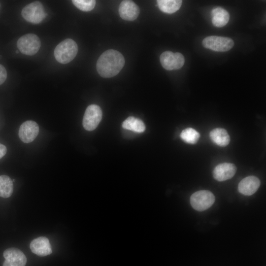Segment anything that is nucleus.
Instances as JSON below:
<instances>
[{
  "label": "nucleus",
  "instance_id": "nucleus-4",
  "mask_svg": "<svg viewBox=\"0 0 266 266\" xmlns=\"http://www.w3.org/2000/svg\"><path fill=\"white\" fill-rule=\"evenodd\" d=\"M41 46L39 37L35 34L28 33L22 36L17 42L19 50L23 54L32 56L35 54Z\"/></svg>",
  "mask_w": 266,
  "mask_h": 266
},
{
  "label": "nucleus",
  "instance_id": "nucleus-20",
  "mask_svg": "<svg viewBox=\"0 0 266 266\" xmlns=\"http://www.w3.org/2000/svg\"><path fill=\"white\" fill-rule=\"evenodd\" d=\"M181 138L185 142L189 144H196L200 134L198 132L192 128H188L183 130L180 133Z\"/></svg>",
  "mask_w": 266,
  "mask_h": 266
},
{
  "label": "nucleus",
  "instance_id": "nucleus-6",
  "mask_svg": "<svg viewBox=\"0 0 266 266\" xmlns=\"http://www.w3.org/2000/svg\"><path fill=\"white\" fill-rule=\"evenodd\" d=\"M204 47L217 52H226L234 45L232 39L222 36H209L205 37L202 42Z\"/></svg>",
  "mask_w": 266,
  "mask_h": 266
},
{
  "label": "nucleus",
  "instance_id": "nucleus-24",
  "mask_svg": "<svg viewBox=\"0 0 266 266\" xmlns=\"http://www.w3.org/2000/svg\"><path fill=\"white\" fill-rule=\"evenodd\" d=\"M16 52L17 53H18V51H16Z\"/></svg>",
  "mask_w": 266,
  "mask_h": 266
},
{
  "label": "nucleus",
  "instance_id": "nucleus-8",
  "mask_svg": "<svg viewBox=\"0 0 266 266\" xmlns=\"http://www.w3.org/2000/svg\"><path fill=\"white\" fill-rule=\"evenodd\" d=\"M160 60L162 66L167 70L178 69L183 66L185 63L184 57L181 53H173L170 51L162 53Z\"/></svg>",
  "mask_w": 266,
  "mask_h": 266
},
{
  "label": "nucleus",
  "instance_id": "nucleus-19",
  "mask_svg": "<svg viewBox=\"0 0 266 266\" xmlns=\"http://www.w3.org/2000/svg\"><path fill=\"white\" fill-rule=\"evenodd\" d=\"M13 191V183L7 175L0 176V197L3 198L10 197Z\"/></svg>",
  "mask_w": 266,
  "mask_h": 266
},
{
  "label": "nucleus",
  "instance_id": "nucleus-13",
  "mask_svg": "<svg viewBox=\"0 0 266 266\" xmlns=\"http://www.w3.org/2000/svg\"><path fill=\"white\" fill-rule=\"evenodd\" d=\"M32 252L39 256H45L52 253L49 239L44 236H40L33 239L30 245Z\"/></svg>",
  "mask_w": 266,
  "mask_h": 266
},
{
  "label": "nucleus",
  "instance_id": "nucleus-3",
  "mask_svg": "<svg viewBox=\"0 0 266 266\" xmlns=\"http://www.w3.org/2000/svg\"><path fill=\"white\" fill-rule=\"evenodd\" d=\"M215 198L208 190H200L193 193L190 197L192 207L198 211H203L210 207L214 203Z\"/></svg>",
  "mask_w": 266,
  "mask_h": 266
},
{
  "label": "nucleus",
  "instance_id": "nucleus-7",
  "mask_svg": "<svg viewBox=\"0 0 266 266\" xmlns=\"http://www.w3.org/2000/svg\"><path fill=\"white\" fill-rule=\"evenodd\" d=\"M102 118V111L96 104L89 105L86 108L83 118V126L88 131L94 130Z\"/></svg>",
  "mask_w": 266,
  "mask_h": 266
},
{
  "label": "nucleus",
  "instance_id": "nucleus-9",
  "mask_svg": "<svg viewBox=\"0 0 266 266\" xmlns=\"http://www.w3.org/2000/svg\"><path fill=\"white\" fill-rule=\"evenodd\" d=\"M5 260L2 266H25L27 258L20 250L16 248H9L3 252Z\"/></svg>",
  "mask_w": 266,
  "mask_h": 266
},
{
  "label": "nucleus",
  "instance_id": "nucleus-15",
  "mask_svg": "<svg viewBox=\"0 0 266 266\" xmlns=\"http://www.w3.org/2000/svg\"><path fill=\"white\" fill-rule=\"evenodd\" d=\"M211 14L213 25L218 28L225 26L230 19L228 12L221 7H217L213 9Z\"/></svg>",
  "mask_w": 266,
  "mask_h": 266
},
{
  "label": "nucleus",
  "instance_id": "nucleus-2",
  "mask_svg": "<svg viewBox=\"0 0 266 266\" xmlns=\"http://www.w3.org/2000/svg\"><path fill=\"white\" fill-rule=\"evenodd\" d=\"M78 52V46L75 41L67 38L61 41L55 48L54 55L60 63L66 64L73 60Z\"/></svg>",
  "mask_w": 266,
  "mask_h": 266
},
{
  "label": "nucleus",
  "instance_id": "nucleus-22",
  "mask_svg": "<svg viewBox=\"0 0 266 266\" xmlns=\"http://www.w3.org/2000/svg\"><path fill=\"white\" fill-rule=\"evenodd\" d=\"M7 77V72L5 67L0 64V85H1L6 80Z\"/></svg>",
  "mask_w": 266,
  "mask_h": 266
},
{
  "label": "nucleus",
  "instance_id": "nucleus-5",
  "mask_svg": "<svg viewBox=\"0 0 266 266\" xmlns=\"http://www.w3.org/2000/svg\"><path fill=\"white\" fill-rule=\"evenodd\" d=\"M42 3L34 1L25 6L22 9L21 14L27 21L37 24L41 23L46 16Z\"/></svg>",
  "mask_w": 266,
  "mask_h": 266
},
{
  "label": "nucleus",
  "instance_id": "nucleus-12",
  "mask_svg": "<svg viewBox=\"0 0 266 266\" xmlns=\"http://www.w3.org/2000/svg\"><path fill=\"white\" fill-rule=\"evenodd\" d=\"M138 6L132 0H123L120 4L119 13L123 19L132 21L136 19L139 14Z\"/></svg>",
  "mask_w": 266,
  "mask_h": 266
},
{
  "label": "nucleus",
  "instance_id": "nucleus-21",
  "mask_svg": "<svg viewBox=\"0 0 266 266\" xmlns=\"http://www.w3.org/2000/svg\"><path fill=\"white\" fill-rule=\"evenodd\" d=\"M72 2L77 8L83 11L92 10L96 4L94 0H73Z\"/></svg>",
  "mask_w": 266,
  "mask_h": 266
},
{
  "label": "nucleus",
  "instance_id": "nucleus-11",
  "mask_svg": "<svg viewBox=\"0 0 266 266\" xmlns=\"http://www.w3.org/2000/svg\"><path fill=\"white\" fill-rule=\"evenodd\" d=\"M236 171L235 166L230 163L220 164L213 170L214 178L218 181H224L232 178Z\"/></svg>",
  "mask_w": 266,
  "mask_h": 266
},
{
  "label": "nucleus",
  "instance_id": "nucleus-23",
  "mask_svg": "<svg viewBox=\"0 0 266 266\" xmlns=\"http://www.w3.org/2000/svg\"><path fill=\"white\" fill-rule=\"evenodd\" d=\"M6 151L7 149L5 146L0 143V159L6 154Z\"/></svg>",
  "mask_w": 266,
  "mask_h": 266
},
{
  "label": "nucleus",
  "instance_id": "nucleus-14",
  "mask_svg": "<svg viewBox=\"0 0 266 266\" xmlns=\"http://www.w3.org/2000/svg\"><path fill=\"white\" fill-rule=\"evenodd\" d=\"M261 182L255 176H247L242 179L238 185V192L245 196L254 194L259 189Z\"/></svg>",
  "mask_w": 266,
  "mask_h": 266
},
{
  "label": "nucleus",
  "instance_id": "nucleus-16",
  "mask_svg": "<svg viewBox=\"0 0 266 266\" xmlns=\"http://www.w3.org/2000/svg\"><path fill=\"white\" fill-rule=\"evenodd\" d=\"M211 140L216 145L225 147L228 145L230 141V137L227 131L223 128H216L209 133Z\"/></svg>",
  "mask_w": 266,
  "mask_h": 266
},
{
  "label": "nucleus",
  "instance_id": "nucleus-17",
  "mask_svg": "<svg viewBox=\"0 0 266 266\" xmlns=\"http://www.w3.org/2000/svg\"><path fill=\"white\" fill-rule=\"evenodd\" d=\"M157 2L159 9L168 14H172L178 10L182 3L181 0H158Z\"/></svg>",
  "mask_w": 266,
  "mask_h": 266
},
{
  "label": "nucleus",
  "instance_id": "nucleus-1",
  "mask_svg": "<svg viewBox=\"0 0 266 266\" xmlns=\"http://www.w3.org/2000/svg\"><path fill=\"white\" fill-rule=\"evenodd\" d=\"M125 65V59L122 54L114 49L104 52L97 62V70L100 75L104 78H110L116 75Z\"/></svg>",
  "mask_w": 266,
  "mask_h": 266
},
{
  "label": "nucleus",
  "instance_id": "nucleus-18",
  "mask_svg": "<svg viewBox=\"0 0 266 266\" xmlns=\"http://www.w3.org/2000/svg\"><path fill=\"white\" fill-rule=\"evenodd\" d=\"M122 127L138 133H142L145 130L144 123L141 120L132 116L129 117L123 122Z\"/></svg>",
  "mask_w": 266,
  "mask_h": 266
},
{
  "label": "nucleus",
  "instance_id": "nucleus-10",
  "mask_svg": "<svg viewBox=\"0 0 266 266\" xmlns=\"http://www.w3.org/2000/svg\"><path fill=\"white\" fill-rule=\"evenodd\" d=\"M39 132L37 124L33 121H26L20 126L19 130V136L24 143H29L33 141Z\"/></svg>",
  "mask_w": 266,
  "mask_h": 266
}]
</instances>
